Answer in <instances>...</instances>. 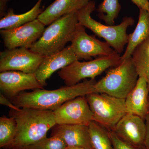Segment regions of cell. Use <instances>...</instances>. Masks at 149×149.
I'll return each mask as SVG.
<instances>
[{"label": "cell", "instance_id": "cell-1", "mask_svg": "<svg viewBox=\"0 0 149 149\" xmlns=\"http://www.w3.org/2000/svg\"><path fill=\"white\" fill-rule=\"evenodd\" d=\"M10 116L16 120L17 128L13 143L8 149H29L47 137L56 123L53 111L31 108L11 109Z\"/></svg>", "mask_w": 149, "mask_h": 149}, {"label": "cell", "instance_id": "cell-2", "mask_svg": "<svg viewBox=\"0 0 149 149\" xmlns=\"http://www.w3.org/2000/svg\"><path fill=\"white\" fill-rule=\"evenodd\" d=\"M95 79H85L82 83L66 85L56 90L38 89L22 92L13 98V103L19 108L36 109L54 111L67 101L79 96L95 93Z\"/></svg>", "mask_w": 149, "mask_h": 149}, {"label": "cell", "instance_id": "cell-3", "mask_svg": "<svg viewBox=\"0 0 149 149\" xmlns=\"http://www.w3.org/2000/svg\"><path fill=\"white\" fill-rule=\"evenodd\" d=\"M78 23L76 13L61 17L45 29L29 49L44 56L63 50L67 43L71 42Z\"/></svg>", "mask_w": 149, "mask_h": 149}, {"label": "cell", "instance_id": "cell-4", "mask_svg": "<svg viewBox=\"0 0 149 149\" xmlns=\"http://www.w3.org/2000/svg\"><path fill=\"white\" fill-rule=\"evenodd\" d=\"M95 9V3L92 0L76 13L78 23L103 38L118 53H122L128 43L127 29L134 24V19L132 17H125L118 25H106L91 17V14Z\"/></svg>", "mask_w": 149, "mask_h": 149}, {"label": "cell", "instance_id": "cell-5", "mask_svg": "<svg viewBox=\"0 0 149 149\" xmlns=\"http://www.w3.org/2000/svg\"><path fill=\"white\" fill-rule=\"evenodd\" d=\"M139 78L131 57L109 70L104 77L96 82L95 92L125 99L136 86Z\"/></svg>", "mask_w": 149, "mask_h": 149}, {"label": "cell", "instance_id": "cell-6", "mask_svg": "<svg viewBox=\"0 0 149 149\" xmlns=\"http://www.w3.org/2000/svg\"><path fill=\"white\" fill-rule=\"evenodd\" d=\"M120 62L121 56L116 52L109 56H98L88 61L77 60L61 70L58 74L65 85L71 86L83 79H95L107 69L117 66Z\"/></svg>", "mask_w": 149, "mask_h": 149}, {"label": "cell", "instance_id": "cell-7", "mask_svg": "<svg viewBox=\"0 0 149 149\" xmlns=\"http://www.w3.org/2000/svg\"><path fill=\"white\" fill-rule=\"evenodd\" d=\"M86 97L93 113V121L107 130H113L127 113L125 99L96 93L88 94Z\"/></svg>", "mask_w": 149, "mask_h": 149}, {"label": "cell", "instance_id": "cell-8", "mask_svg": "<svg viewBox=\"0 0 149 149\" xmlns=\"http://www.w3.org/2000/svg\"><path fill=\"white\" fill-rule=\"evenodd\" d=\"M70 46L78 60L91 61L93 57L109 56L116 52L107 42L88 35L85 27L79 23Z\"/></svg>", "mask_w": 149, "mask_h": 149}, {"label": "cell", "instance_id": "cell-9", "mask_svg": "<svg viewBox=\"0 0 149 149\" xmlns=\"http://www.w3.org/2000/svg\"><path fill=\"white\" fill-rule=\"evenodd\" d=\"M44 57L26 48L7 49L0 53V72L15 70L35 73Z\"/></svg>", "mask_w": 149, "mask_h": 149}, {"label": "cell", "instance_id": "cell-10", "mask_svg": "<svg viewBox=\"0 0 149 149\" xmlns=\"http://www.w3.org/2000/svg\"><path fill=\"white\" fill-rule=\"evenodd\" d=\"M58 125H89L93 121V115L86 96L70 100L53 111Z\"/></svg>", "mask_w": 149, "mask_h": 149}, {"label": "cell", "instance_id": "cell-11", "mask_svg": "<svg viewBox=\"0 0 149 149\" xmlns=\"http://www.w3.org/2000/svg\"><path fill=\"white\" fill-rule=\"evenodd\" d=\"M45 26L37 19L17 28L1 29L0 34L7 49H29L42 36L45 29Z\"/></svg>", "mask_w": 149, "mask_h": 149}, {"label": "cell", "instance_id": "cell-12", "mask_svg": "<svg viewBox=\"0 0 149 149\" xmlns=\"http://www.w3.org/2000/svg\"><path fill=\"white\" fill-rule=\"evenodd\" d=\"M112 131L120 140L138 149H145L146 125L145 120L140 116L126 113Z\"/></svg>", "mask_w": 149, "mask_h": 149}, {"label": "cell", "instance_id": "cell-13", "mask_svg": "<svg viewBox=\"0 0 149 149\" xmlns=\"http://www.w3.org/2000/svg\"><path fill=\"white\" fill-rule=\"evenodd\" d=\"M0 89L6 95L14 97L25 90L44 89L35 73L9 70L0 73Z\"/></svg>", "mask_w": 149, "mask_h": 149}, {"label": "cell", "instance_id": "cell-14", "mask_svg": "<svg viewBox=\"0 0 149 149\" xmlns=\"http://www.w3.org/2000/svg\"><path fill=\"white\" fill-rule=\"evenodd\" d=\"M77 58L70 45L63 50L45 56L35 74L37 80L43 87L47 85V80L54 72L69 65Z\"/></svg>", "mask_w": 149, "mask_h": 149}, {"label": "cell", "instance_id": "cell-15", "mask_svg": "<svg viewBox=\"0 0 149 149\" xmlns=\"http://www.w3.org/2000/svg\"><path fill=\"white\" fill-rule=\"evenodd\" d=\"M51 136L60 137L67 146L83 147L94 149L90 137L88 125H58L52 128Z\"/></svg>", "mask_w": 149, "mask_h": 149}, {"label": "cell", "instance_id": "cell-16", "mask_svg": "<svg viewBox=\"0 0 149 149\" xmlns=\"http://www.w3.org/2000/svg\"><path fill=\"white\" fill-rule=\"evenodd\" d=\"M149 94L146 80L139 77L136 86L125 99L127 113L138 116L145 120L148 114Z\"/></svg>", "mask_w": 149, "mask_h": 149}, {"label": "cell", "instance_id": "cell-17", "mask_svg": "<svg viewBox=\"0 0 149 149\" xmlns=\"http://www.w3.org/2000/svg\"><path fill=\"white\" fill-rule=\"evenodd\" d=\"M92 0H55L38 16L45 25H49L61 17L77 13Z\"/></svg>", "mask_w": 149, "mask_h": 149}, {"label": "cell", "instance_id": "cell-18", "mask_svg": "<svg viewBox=\"0 0 149 149\" xmlns=\"http://www.w3.org/2000/svg\"><path fill=\"white\" fill-rule=\"evenodd\" d=\"M149 36V13L140 9L139 21L135 30L128 35L127 46L121 56V61L130 58L135 49Z\"/></svg>", "mask_w": 149, "mask_h": 149}, {"label": "cell", "instance_id": "cell-19", "mask_svg": "<svg viewBox=\"0 0 149 149\" xmlns=\"http://www.w3.org/2000/svg\"><path fill=\"white\" fill-rule=\"evenodd\" d=\"M42 1L38 0L30 10L21 14H15L12 8L9 9L5 16L1 19L0 29H13L37 19L44 11L41 8Z\"/></svg>", "mask_w": 149, "mask_h": 149}, {"label": "cell", "instance_id": "cell-20", "mask_svg": "<svg viewBox=\"0 0 149 149\" xmlns=\"http://www.w3.org/2000/svg\"><path fill=\"white\" fill-rule=\"evenodd\" d=\"M131 57L139 77L146 79L149 90V36L136 47Z\"/></svg>", "mask_w": 149, "mask_h": 149}, {"label": "cell", "instance_id": "cell-21", "mask_svg": "<svg viewBox=\"0 0 149 149\" xmlns=\"http://www.w3.org/2000/svg\"><path fill=\"white\" fill-rule=\"evenodd\" d=\"M88 127L94 149H113L107 129L94 121L90 123Z\"/></svg>", "mask_w": 149, "mask_h": 149}, {"label": "cell", "instance_id": "cell-22", "mask_svg": "<svg viewBox=\"0 0 149 149\" xmlns=\"http://www.w3.org/2000/svg\"><path fill=\"white\" fill-rule=\"evenodd\" d=\"M17 125L14 118L5 116L0 118V147L8 149L16 136Z\"/></svg>", "mask_w": 149, "mask_h": 149}, {"label": "cell", "instance_id": "cell-23", "mask_svg": "<svg viewBox=\"0 0 149 149\" xmlns=\"http://www.w3.org/2000/svg\"><path fill=\"white\" fill-rule=\"evenodd\" d=\"M121 6L118 0H104L97 9L98 16L107 25H113L118 16Z\"/></svg>", "mask_w": 149, "mask_h": 149}, {"label": "cell", "instance_id": "cell-24", "mask_svg": "<svg viewBox=\"0 0 149 149\" xmlns=\"http://www.w3.org/2000/svg\"><path fill=\"white\" fill-rule=\"evenodd\" d=\"M67 145L64 141L58 136L44 138L29 147V149H65Z\"/></svg>", "mask_w": 149, "mask_h": 149}, {"label": "cell", "instance_id": "cell-25", "mask_svg": "<svg viewBox=\"0 0 149 149\" xmlns=\"http://www.w3.org/2000/svg\"><path fill=\"white\" fill-rule=\"evenodd\" d=\"M108 131L113 149H140L132 146L130 144L120 140L112 130H108Z\"/></svg>", "mask_w": 149, "mask_h": 149}, {"label": "cell", "instance_id": "cell-26", "mask_svg": "<svg viewBox=\"0 0 149 149\" xmlns=\"http://www.w3.org/2000/svg\"><path fill=\"white\" fill-rule=\"evenodd\" d=\"M140 9L145 10L149 13V1L148 0H131Z\"/></svg>", "mask_w": 149, "mask_h": 149}, {"label": "cell", "instance_id": "cell-27", "mask_svg": "<svg viewBox=\"0 0 149 149\" xmlns=\"http://www.w3.org/2000/svg\"><path fill=\"white\" fill-rule=\"evenodd\" d=\"M0 104H1L6 106L10 108L11 109L15 110H19L20 109L19 108L15 106L13 103H12L1 94L0 95Z\"/></svg>", "mask_w": 149, "mask_h": 149}, {"label": "cell", "instance_id": "cell-28", "mask_svg": "<svg viewBox=\"0 0 149 149\" xmlns=\"http://www.w3.org/2000/svg\"><path fill=\"white\" fill-rule=\"evenodd\" d=\"M10 0H0V17H4L7 13V3Z\"/></svg>", "mask_w": 149, "mask_h": 149}, {"label": "cell", "instance_id": "cell-29", "mask_svg": "<svg viewBox=\"0 0 149 149\" xmlns=\"http://www.w3.org/2000/svg\"><path fill=\"white\" fill-rule=\"evenodd\" d=\"M147 127L146 135L144 143L145 149H149V113L147 115L145 119Z\"/></svg>", "mask_w": 149, "mask_h": 149}, {"label": "cell", "instance_id": "cell-30", "mask_svg": "<svg viewBox=\"0 0 149 149\" xmlns=\"http://www.w3.org/2000/svg\"><path fill=\"white\" fill-rule=\"evenodd\" d=\"M65 149H89L83 147L77 146H67Z\"/></svg>", "mask_w": 149, "mask_h": 149}, {"label": "cell", "instance_id": "cell-31", "mask_svg": "<svg viewBox=\"0 0 149 149\" xmlns=\"http://www.w3.org/2000/svg\"><path fill=\"white\" fill-rule=\"evenodd\" d=\"M148 113H149V97Z\"/></svg>", "mask_w": 149, "mask_h": 149}]
</instances>
